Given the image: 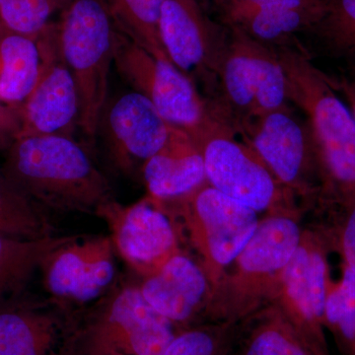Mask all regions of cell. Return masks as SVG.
<instances>
[{
    "label": "cell",
    "instance_id": "obj_1",
    "mask_svg": "<svg viewBox=\"0 0 355 355\" xmlns=\"http://www.w3.org/2000/svg\"><path fill=\"white\" fill-rule=\"evenodd\" d=\"M2 173L39 205L96 216L114 200L109 180L76 140L23 137L7 149Z\"/></svg>",
    "mask_w": 355,
    "mask_h": 355
},
{
    "label": "cell",
    "instance_id": "obj_2",
    "mask_svg": "<svg viewBox=\"0 0 355 355\" xmlns=\"http://www.w3.org/2000/svg\"><path fill=\"white\" fill-rule=\"evenodd\" d=\"M286 71L288 98L304 112L318 159L334 184L355 196V116L328 76L307 55L284 46L277 51Z\"/></svg>",
    "mask_w": 355,
    "mask_h": 355
},
{
    "label": "cell",
    "instance_id": "obj_3",
    "mask_svg": "<svg viewBox=\"0 0 355 355\" xmlns=\"http://www.w3.org/2000/svg\"><path fill=\"white\" fill-rule=\"evenodd\" d=\"M55 27L60 50L78 92L79 128L88 139H94L109 99L118 27L101 0H71Z\"/></svg>",
    "mask_w": 355,
    "mask_h": 355
},
{
    "label": "cell",
    "instance_id": "obj_4",
    "mask_svg": "<svg viewBox=\"0 0 355 355\" xmlns=\"http://www.w3.org/2000/svg\"><path fill=\"white\" fill-rule=\"evenodd\" d=\"M175 335L139 286L114 284L81 314L77 355H160Z\"/></svg>",
    "mask_w": 355,
    "mask_h": 355
},
{
    "label": "cell",
    "instance_id": "obj_5",
    "mask_svg": "<svg viewBox=\"0 0 355 355\" xmlns=\"http://www.w3.org/2000/svg\"><path fill=\"white\" fill-rule=\"evenodd\" d=\"M159 202L183 222L202 257L203 270L214 291L254 234L260 221L258 212L224 195L207 181L182 197Z\"/></svg>",
    "mask_w": 355,
    "mask_h": 355
},
{
    "label": "cell",
    "instance_id": "obj_6",
    "mask_svg": "<svg viewBox=\"0 0 355 355\" xmlns=\"http://www.w3.org/2000/svg\"><path fill=\"white\" fill-rule=\"evenodd\" d=\"M222 116L211 108L209 120L189 133L202 153L207 181L254 211L272 209L280 200L279 182L247 142L235 139Z\"/></svg>",
    "mask_w": 355,
    "mask_h": 355
},
{
    "label": "cell",
    "instance_id": "obj_7",
    "mask_svg": "<svg viewBox=\"0 0 355 355\" xmlns=\"http://www.w3.org/2000/svg\"><path fill=\"white\" fill-rule=\"evenodd\" d=\"M114 64L120 76L149 100L173 127L191 133L211 116L193 79L170 60H159L120 30L114 43Z\"/></svg>",
    "mask_w": 355,
    "mask_h": 355
},
{
    "label": "cell",
    "instance_id": "obj_8",
    "mask_svg": "<svg viewBox=\"0 0 355 355\" xmlns=\"http://www.w3.org/2000/svg\"><path fill=\"white\" fill-rule=\"evenodd\" d=\"M81 314L51 297L0 303V355H77Z\"/></svg>",
    "mask_w": 355,
    "mask_h": 355
},
{
    "label": "cell",
    "instance_id": "obj_9",
    "mask_svg": "<svg viewBox=\"0 0 355 355\" xmlns=\"http://www.w3.org/2000/svg\"><path fill=\"white\" fill-rule=\"evenodd\" d=\"M114 253L110 236H69L40 266L44 288L74 308L99 300L114 286Z\"/></svg>",
    "mask_w": 355,
    "mask_h": 355
},
{
    "label": "cell",
    "instance_id": "obj_10",
    "mask_svg": "<svg viewBox=\"0 0 355 355\" xmlns=\"http://www.w3.org/2000/svg\"><path fill=\"white\" fill-rule=\"evenodd\" d=\"M96 216L108 225L116 253L142 279L181 252L169 214L149 196L130 205L112 200Z\"/></svg>",
    "mask_w": 355,
    "mask_h": 355
},
{
    "label": "cell",
    "instance_id": "obj_11",
    "mask_svg": "<svg viewBox=\"0 0 355 355\" xmlns=\"http://www.w3.org/2000/svg\"><path fill=\"white\" fill-rule=\"evenodd\" d=\"M41 67L38 81L23 103L17 139L60 135L73 139L79 128V97L76 81L58 46L55 23L37 37Z\"/></svg>",
    "mask_w": 355,
    "mask_h": 355
},
{
    "label": "cell",
    "instance_id": "obj_12",
    "mask_svg": "<svg viewBox=\"0 0 355 355\" xmlns=\"http://www.w3.org/2000/svg\"><path fill=\"white\" fill-rule=\"evenodd\" d=\"M174 128L146 97L130 91L108 99L98 133L114 168L135 176L166 146Z\"/></svg>",
    "mask_w": 355,
    "mask_h": 355
},
{
    "label": "cell",
    "instance_id": "obj_13",
    "mask_svg": "<svg viewBox=\"0 0 355 355\" xmlns=\"http://www.w3.org/2000/svg\"><path fill=\"white\" fill-rule=\"evenodd\" d=\"M159 32L169 60L191 79L218 74L230 35L197 0H165Z\"/></svg>",
    "mask_w": 355,
    "mask_h": 355
},
{
    "label": "cell",
    "instance_id": "obj_14",
    "mask_svg": "<svg viewBox=\"0 0 355 355\" xmlns=\"http://www.w3.org/2000/svg\"><path fill=\"white\" fill-rule=\"evenodd\" d=\"M302 237L297 221L286 214H272L259 221L254 234L230 265L233 268L225 286L226 291L232 292V302H237L240 296L242 303L248 302V296L253 299L266 289H275Z\"/></svg>",
    "mask_w": 355,
    "mask_h": 355
},
{
    "label": "cell",
    "instance_id": "obj_15",
    "mask_svg": "<svg viewBox=\"0 0 355 355\" xmlns=\"http://www.w3.org/2000/svg\"><path fill=\"white\" fill-rule=\"evenodd\" d=\"M240 127L245 128L247 144L279 184L291 188L304 184L312 156H318L309 125L284 108L256 116Z\"/></svg>",
    "mask_w": 355,
    "mask_h": 355
},
{
    "label": "cell",
    "instance_id": "obj_16",
    "mask_svg": "<svg viewBox=\"0 0 355 355\" xmlns=\"http://www.w3.org/2000/svg\"><path fill=\"white\" fill-rule=\"evenodd\" d=\"M221 24L268 44L307 33L319 19L324 0H217Z\"/></svg>",
    "mask_w": 355,
    "mask_h": 355
},
{
    "label": "cell",
    "instance_id": "obj_17",
    "mask_svg": "<svg viewBox=\"0 0 355 355\" xmlns=\"http://www.w3.org/2000/svg\"><path fill=\"white\" fill-rule=\"evenodd\" d=\"M139 287L148 304L174 324L195 316L211 292L203 268L181 252L144 277Z\"/></svg>",
    "mask_w": 355,
    "mask_h": 355
},
{
    "label": "cell",
    "instance_id": "obj_18",
    "mask_svg": "<svg viewBox=\"0 0 355 355\" xmlns=\"http://www.w3.org/2000/svg\"><path fill=\"white\" fill-rule=\"evenodd\" d=\"M329 288L328 263L321 248L303 234L298 249L280 272L275 291L284 308L306 324L324 319Z\"/></svg>",
    "mask_w": 355,
    "mask_h": 355
},
{
    "label": "cell",
    "instance_id": "obj_19",
    "mask_svg": "<svg viewBox=\"0 0 355 355\" xmlns=\"http://www.w3.org/2000/svg\"><path fill=\"white\" fill-rule=\"evenodd\" d=\"M149 197L172 200L196 190L207 181L205 163L190 135L174 128L166 146L141 169Z\"/></svg>",
    "mask_w": 355,
    "mask_h": 355
},
{
    "label": "cell",
    "instance_id": "obj_20",
    "mask_svg": "<svg viewBox=\"0 0 355 355\" xmlns=\"http://www.w3.org/2000/svg\"><path fill=\"white\" fill-rule=\"evenodd\" d=\"M41 55L37 38L0 21V102L22 106L38 81Z\"/></svg>",
    "mask_w": 355,
    "mask_h": 355
},
{
    "label": "cell",
    "instance_id": "obj_21",
    "mask_svg": "<svg viewBox=\"0 0 355 355\" xmlns=\"http://www.w3.org/2000/svg\"><path fill=\"white\" fill-rule=\"evenodd\" d=\"M69 237L28 240L0 233V303L17 297L51 250Z\"/></svg>",
    "mask_w": 355,
    "mask_h": 355
},
{
    "label": "cell",
    "instance_id": "obj_22",
    "mask_svg": "<svg viewBox=\"0 0 355 355\" xmlns=\"http://www.w3.org/2000/svg\"><path fill=\"white\" fill-rule=\"evenodd\" d=\"M230 39L222 58L219 76L229 107L233 110L239 125L252 120L254 114V92L247 36L237 29H229Z\"/></svg>",
    "mask_w": 355,
    "mask_h": 355
},
{
    "label": "cell",
    "instance_id": "obj_23",
    "mask_svg": "<svg viewBox=\"0 0 355 355\" xmlns=\"http://www.w3.org/2000/svg\"><path fill=\"white\" fill-rule=\"evenodd\" d=\"M101 1L121 32L154 57L159 60H170L159 32L161 10L165 0Z\"/></svg>",
    "mask_w": 355,
    "mask_h": 355
},
{
    "label": "cell",
    "instance_id": "obj_24",
    "mask_svg": "<svg viewBox=\"0 0 355 355\" xmlns=\"http://www.w3.org/2000/svg\"><path fill=\"white\" fill-rule=\"evenodd\" d=\"M55 227L43 209L0 172V233L40 240L53 237Z\"/></svg>",
    "mask_w": 355,
    "mask_h": 355
},
{
    "label": "cell",
    "instance_id": "obj_25",
    "mask_svg": "<svg viewBox=\"0 0 355 355\" xmlns=\"http://www.w3.org/2000/svg\"><path fill=\"white\" fill-rule=\"evenodd\" d=\"M247 46L254 92V118L287 108L289 98L286 71L277 51L249 36Z\"/></svg>",
    "mask_w": 355,
    "mask_h": 355
},
{
    "label": "cell",
    "instance_id": "obj_26",
    "mask_svg": "<svg viewBox=\"0 0 355 355\" xmlns=\"http://www.w3.org/2000/svg\"><path fill=\"white\" fill-rule=\"evenodd\" d=\"M307 34L355 67V0H324L319 19Z\"/></svg>",
    "mask_w": 355,
    "mask_h": 355
},
{
    "label": "cell",
    "instance_id": "obj_27",
    "mask_svg": "<svg viewBox=\"0 0 355 355\" xmlns=\"http://www.w3.org/2000/svg\"><path fill=\"white\" fill-rule=\"evenodd\" d=\"M71 0H0V21L13 31L37 38L53 14Z\"/></svg>",
    "mask_w": 355,
    "mask_h": 355
},
{
    "label": "cell",
    "instance_id": "obj_28",
    "mask_svg": "<svg viewBox=\"0 0 355 355\" xmlns=\"http://www.w3.org/2000/svg\"><path fill=\"white\" fill-rule=\"evenodd\" d=\"M324 320L347 340H355V273L347 266L338 284L329 288Z\"/></svg>",
    "mask_w": 355,
    "mask_h": 355
},
{
    "label": "cell",
    "instance_id": "obj_29",
    "mask_svg": "<svg viewBox=\"0 0 355 355\" xmlns=\"http://www.w3.org/2000/svg\"><path fill=\"white\" fill-rule=\"evenodd\" d=\"M245 355H307L295 338L277 324H270L254 336Z\"/></svg>",
    "mask_w": 355,
    "mask_h": 355
},
{
    "label": "cell",
    "instance_id": "obj_30",
    "mask_svg": "<svg viewBox=\"0 0 355 355\" xmlns=\"http://www.w3.org/2000/svg\"><path fill=\"white\" fill-rule=\"evenodd\" d=\"M216 349L214 333L197 328L176 334L160 355H216Z\"/></svg>",
    "mask_w": 355,
    "mask_h": 355
},
{
    "label": "cell",
    "instance_id": "obj_31",
    "mask_svg": "<svg viewBox=\"0 0 355 355\" xmlns=\"http://www.w3.org/2000/svg\"><path fill=\"white\" fill-rule=\"evenodd\" d=\"M22 106L0 102V149H8L17 139L22 123Z\"/></svg>",
    "mask_w": 355,
    "mask_h": 355
},
{
    "label": "cell",
    "instance_id": "obj_32",
    "mask_svg": "<svg viewBox=\"0 0 355 355\" xmlns=\"http://www.w3.org/2000/svg\"><path fill=\"white\" fill-rule=\"evenodd\" d=\"M342 252L345 266L355 273V196L343 229Z\"/></svg>",
    "mask_w": 355,
    "mask_h": 355
},
{
    "label": "cell",
    "instance_id": "obj_33",
    "mask_svg": "<svg viewBox=\"0 0 355 355\" xmlns=\"http://www.w3.org/2000/svg\"><path fill=\"white\" fill-rule=\"evenodd\" d=\"M330 78L331 84L334 87L338 90V93H340V96L345 99V101L347 103L349 108L352 109V113L355 116V83L354 81H350L349 79L343 78L340 80H335V79Z\"/></svg>",
    "mask_w": 355,
    "mask_h": 355
},
{
    "label": "cell",
    "instance_id": "obj_34",
    "mask_svg": "<svg viewBox=\"0 0 355 355\" xmlns=\"http://www.w3.org/2000/svg\"><path fill=\"white\" fill-rule=\"evenodd\" d=\"M197 1H198V0H197ZM210 1L212 2V3H216V2L217 1V0H210Z\"/></svg>",
    "mask_w": 355,
    "mask_h": 355
}]
</instances>
